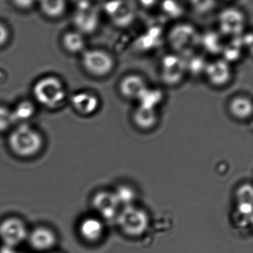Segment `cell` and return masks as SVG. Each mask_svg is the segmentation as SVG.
<instances>
[{
	"label": "cell",
	"instance_id": "ac0fdd59",
	"mask_svg": "<svg viewBox=\"0 0 253 253\" xmlns=\"http://www.w3.org/2000/svg\"><path fill=\"white\" fill-rule=\"evenodd\" d=\"M233 219L236 227L246 229L253 223V204L237 203Z\"/></svg>",
	"mask_w": 253,
	"mask_h": 253
},
{
	"label": "cell",
	"instance_id": "ba28073f",
	"mask_svg": "<svg viewBox=\"0 0 253 253\" xmlns=\"http://www.w3.org/2000/svg\"><path fill=\"white\" fill-rule=\"evenodd\" d=\"M171 45L178 51H188L200 42L198 31L192 25H177L169 34Z\"/></svg>",
	"mask_w": 253,
	"mask_h": 253
},
{
	"label": "cell",
	"instance_id": "d6986e66",
	"mask_svg": "<svg viewBox=\"0 0 253 253\" xmlns=\"http://www.w3.org/2000/svg\"><path fill=\"white\" fill-rule=\"evenodd\" d=\"M35 114V107L29 101H22L19 102L11 111L13 123L19 125L25 124Z\"/></svg>",
	"mask_w": 253,
	"mask_h": 253
},
{
	"label": "cell",
	"instance_id": "9a60e30c",
	"mask_svg": "<svg viewBox=\"0 0 253 253\" xmlns=\"http://www.w3.org/2000/svg\"><path fill=\"white\" fill-rule=\"evenodd\" d=\"M74 22L80 34L89 33L96 28L98 16L92 9L89 8L88 4H83L76 13Z\"/></svg>",
	"mask_w": 253,
	"mask_h": 253
},
{
	"label": "cell",
	"instance_id": "d4e9b609",
	"mask_svg": "<svg viewBox=\"0 0 253 253\" xmlns=\"http://www.w3.org/2000/svg\"><path fill=\"white\" fill-rule=\"evenodd\" d=\"M13 123V117H12L11 111L0 106V132L7 130L10 127Z\"/></svg>",
	"mask_w": 253,
	"mask_h": 253
},
{
	"label": "cell",
	"instance_id": "8fae6325",
	"mask_svg": "<svg viewBox=\"0 0 253 253\" xmlns=\"http://www.w3.org/2000/svg\"><path fill=\"white\" fill-rule=\"evenodd\" d=\"M187 68L186 62L178 56H168L162 62V77L169 84H178L181 81Z\"/></svg>",
	"mask_w": 253,
	"mask_h": 253
},
{
	"label": "cell",
	"instance_id": "5bb4252c",
	"mask_svg": "<svg viewBox=\"0 0 253 253\" xmlns=\"http://www.w3.org/2000/svg\"><path fill=\"white\" fill-rule=\"evenodd\" d=\"M71 105L79 114L84 116L92 115L98 111L100 101L98 96L89 92H79L71 98Z\"/></svg>",
	"mask_w": 253,
	"mask_h": 253
},
{
	"label": "cell",
	"instance_id": "44dd1931",
	"mask_svg": "<svg viewBox=\"0 0 253 253\" xmlns=\"http://www.w3.org/2000/svg\"><path fill=\"white\" fill-rule=\"evenodd\" d=\"M45 14L51 17L60 16L65 9V0H37Z\"/></svg>",
	"mask_w": 253,
	"mask_h": 253
},
{
	"label": "cell",
	"instance_id": "5b68a950",
	"mask_svg": "<svg viewBox=\"0 0 253 253\" xmlns=\"http://www.w3.org/2000/svg\"><path fill=\"white\" fill-rule=\"evenodd\" d=\"M26 243L35 252L49 253L55 251L59 243V237L53 228L41 224L29 230Z\"/></svg>",
	"mask_w": 253,
	"mask_h": 253
},
{
	"label": "cell",
	"instance_id": "7a4b0ae2",
	"mask_svg": "<svg viewBox=\"0 0 253 253\" xmlns=\"http://www.w3.org/2000/svg\"><path fill=\"white\" fill-rule=\"evenodd\" d=\"M115 221L122 233L131 238L144 236L150 226L148 212L135 205L122 208Z\"/></svg>",
	"mask_w": 253,
	"mask_h": 253
},
{
	"label": "cell",
	"instance_id": "e0dca14e",
	"mask_svg": "<svg viewBox=\"0 0 253 253\" xmlns=\"http://www.w3.org/2000/svg\"><path fill=\"white\" fill-rule=\"evenodd\" d=\"M134 123L143 129H150L157 125L158 117L155 109L139 106L133 114Z\"/></svg>",
	"mask_w": 253,
	"mask_h": 253
},
{
	"label": "cell",
	"instance_id": "6da1fadb",
	"mask_svg": "<svg viewBox=\"0 0 253 253\" xmlns=\"http://www.w3.org/2000/svg\"><path fill=\"white\" fill-rule=\"evenodd\" d=\"M9 145L13 153L21 157H31L43 147L41 134L28 124L19 125L10 134Z\"/></svg>",
	"mask_w": 253,
	"mask_h": 253
},
{
	"label": "cell",
	"instance_id": "4316f807",
	"mask_svg": "<svg viewBox=\"0 0 253 253\" xmlns=\"http://www.w3.org/2000/svg\"><path fill=\"white\" fill-rule=\"evenodd\" d=\"M8 37V30L4 25L0 23V45H2L7 41Z\"/></svg>",
	"mask_w": 253,
	"mask_h": 253
},
{
	"label": "cell",
	"instance_id": "52a82bcc",
	"mask_svg": "<svg viewBox=\"0 0 253 253\" xmlns=\"http://www.w3.org/2000/svg\"><path fill=\"white\" fill-rule=\"evenodd\" d=\"M92 205L101 219L115 221L122 207L114 192L100 191L92 198Z\"/></svg>",
	"mask_w": 253,
	"mask_h": 253
},
{
	"label": "cell",
	"instance_id": "2e32d148",
	"mask_svg": "<svg viewBox=\"0 0 253 253\" xmlns=\"http://www.w3.org/2000/svg\"><path fill=\"white\" fill-rule=\"evenodd\" d=\"M253 110L252 101L246 96H237L230 103V113L238 120H248L252 116Z\"/></svg>",
	"mask_w": 253,
	"mask_h": 253
},
{
	"label": "cell",
	"instance_id": "484cf974",
	"mask_svg": "<svg viewBox=\"0 0 253 253\" xmlns=\"http://www.w3.org/2000/svg\"><path fill=\"white\" fill-rule=\"evenodd\" d=\"M17 7L22 9H28L34 4L37 0H13Z\"/></svg>",
	"mask_w": 253,
	"mask_h": 253
},
{
	"label": "cell",
	"instance_id": "277c9868",
	"mask_svg": "<svg viewBox=\"0 0 253 253\" xmlns=\"http://www.w3.org/2000/svg\"><path fill=\"white\" fill-rule=\"evenodd\" d=\"M29 228L24 220L8 216L0 221V242L2 247L16 248L26 243Z\"/></svg>",
	"mask_w": 253,
	"mask_h": 253
},
{
	"label": "cell",
	"instance_id": "30bf717a",
	"mask_svg": "<svg viewBox=\"0 0 253 253\" xmlns=\"http://www.w3.org/2000/svg\"><path fill=\"white\" fill-rule=\"evenodd\" d=\"M218 23L223 34L237 36L245 29V17L240 10L230 7L220 13Z\"/></svg>",
	"mask_w": 253,
	"mask_h": 253
},
{
	"label": "cell",
	"instance_id": "603a6c76",
	"mask_svg": "<svg viewBox=\"0 0 253 253\" xmlns=\"http://www.w3.org/2000/svg\"><path fill=\"white\" fill-rule=\"evenodd\" d=\"M114 193L122 208L135 205V200L137 199V193L132 187L128 185H121L117 187Z\"/></svg>",
	"mask_w": 253,
	"mask_h": 253
},
{
	"label": "cell",
	"instance_id": "7402d4cb",
	"mask_svg": "<svg viewBox=\"0 0 253 253\" xmlns=\"http://www.w3.org/2000/svg\"><path fill=\"white\" fill-rule=\"evenodd\" d=\"M63 44L71 53H79L84 48L85 41L80 32H69L64 36Z\"/></svg>",
	"mask_w": 253,
	"mask_h": 253
},
{
	"label": "cell",
	"instance_id": "cb8c5ba5",
	"mask_svg": "<svg viewBox=\"0 0 253 253\" xmlns=\"http://www.w3.org/2000/svg\"><path fill=\"white\" fill-rule=\"evenodd\" d=\"M237 203L253 204V190L250 184H244L238 188L236 194Z\"/></svg>",
	"mask_w": 253,
	"mask_h": 253
},
{
	"label": "cell",
	"instance_id": "83f0119b",
	"mask_svg": "<svg viewBox=\"0 0 253 253\" xmlns=\"http://www.w3.org/2000/svg\"><path fill=\"white\" fill-rule=\"evenodd\" d=\"M49 253H62L59 252V251H51V252H50Z\"/></svg>",
	"mask_w": 253,
	"mask_h": 253
},
{
	"label": "cell",
	"instance_id": "8992f818",
	"mask_svg": "<svg viewBox=\"0 0 253 253\" xmlns=\"http://www.w3.org/2000/svg\"><path fill=\"white\" fill-rule=\"evenodd\" d=\"M82 62L86 71L94 77H105L114 68V60L112 56L107 52L98 49L85 52Z\"/></svg>",
	"mask_w": 253,
	"mask_h": 253
},
{
	"label": "cell",
	"instance_id": "3957f363",
	"mask_svg": "<svg viewBox=\"0 0 253 253\" xmlns=\"http://www.w3.org/2000/svg\"><path fill=\"white\" fill-rule=\"evenodd\" d=\"M33 94L38 103L49 108H56L62 105L66 91L62 82L53 77H47L34 84Z\"/></svg>",
	"mask_w": 253,
	"mask_h": 253
},
{
	"label": "cell",
	"instance_id": "7c38bea8",
	"mask_svg": "<svg viewBox=\"0 0 253 253\" xmlns=\"http://www.w3.org/2000/svg\"><path fill=\"white\" fill-rule=\"evenodd\" d=\"M205 72L211 84L217 87L226 85L231 80L232 71L230 65L227 61L222 59L206 65Z\"/></svg>",
	"mask_w": 253,
	"mask_h": 253
},
{
	"label": "cell",
	"instance_id": "4fadbf2b",
	"mask_svg": "<svg viewBox=\"0 0 253 253\" xmlns=\"http://www.w3.org/2000/svg\"><path fill=\"white\" fill-rule=\"evenodd\" d=\"M147 87L144 79L136 74L126 76L119 85L120 93L123 97L136 100H138Z\"/></svg>",
	"mask_w": 253,
	"mask_h": 253
},
{
	"label": "cell",
	"instance_id": "9c48e42d",
	"mask_svg": "<svg viewBox=\"0 0 253 253\" xmlns=\"http://www.w3.org/2000/svg\"><path fill=\"white\" fill-rule=\"evenodd\" d=\"M105 222L98 216H88L83 218L77 227L80 239L89 244L101 242L105 235Z\"/></svg>",
	"mask_w": 253,
	"mask_h": 253
},
{
	"label": "cell",
	"instance_id": "ffe728a7",
	"mask_svg": "<svg viewBox=\"0 0 253 253\" xmlns=\"http://www.w3.org/2000/svg\"><path fill=\"white\" fill-rule=\"evenodd\" d=\"M163 97L161 90L147 87L141 97L138 99L140 102L139 106L156 110L157 105H160L163 100Z\"/></svg>",
	"mask_w": 253,
	"mask_h": 253
}]
</instances>
